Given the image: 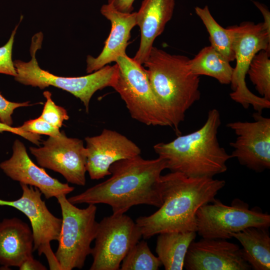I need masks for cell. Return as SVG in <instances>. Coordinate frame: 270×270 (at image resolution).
<instances>
[{"label":"cell","mask_w":270,"mask_h":270,"mask_svg":"<svg viewBox=\"0 0 270 270\" xmlns=\"http://www.w3.org/2000/svg\"><path fill=\"white\" fill-rule=\"evenodd\" d=\"M166 168L160 157L146 160L139 155L120 160L110 166L109 178L68 199L75 205L106 204L113 214H124L140 204L158 208L162 204L161 174Z\"/></svg>","instance_id":"cell-1"},{"label":"cell","mask_w":270,"mask_h":270,"mask_svg":"<svg viewBox=\"0 0 270 270\" xmlns=\"http://www.w3.org/2000/svg\"><path fill=\"white\" fill-rule=\"evenodd\" d=\"M160 184L162 206L152 214L136 220L144 239L164 232H196L198 210L215 200L226 182L170 172L161 176Z\"/></svg>","instance_id":"cell-2"},{"label":"cell","mask_w":270,"mask_h":270,"mask_svg":"<svg viewBox=\"0 0 270 270\" xmlns=\"http://www.w3.org/2000/svg\"><path fill=\"white\" fill-rule=\"evenodd\" d=\"M220 124L219 111L212 108L200 128L170 142L156 144L154 150L165 160L171 172L192 178H213L226 171V162L232 158L218 141Z\"/></svg>","instance_id":"cell-3"},{"label":"cell","mask_w":270,"mask_h":270,"mask_svg":"<svg viewBox=\"0 0 270 270\" xmlns=\"http://www.w3.org/2000/svg\"><path fill=\"white\" fill-rule=\"evenodd\" d=\"M189 60L153 46L142 64L170 127L178 133L186 111L200 97L199 76L190 71Z\"/></svg>","instance_id":"cell-4"},{"label":"cell","mask_w":270,"mask_h":270,"mask_svg":"<svg viewBox=\"0 0 270 270\" xmlns=\"http://www.w3.org/2000/svg\"><path fill=\"white\" fill-rule=\"evenodd\" d=\"M43 34L40 32L32 39L30 48V60L14 62L16 71L14 79L26 86L38 87L40 89L54 86L70 92L84 104L86 112H88L92 97L98 90L106 87H112L118 72L116 64L106 65L89 74L78 77H63L54 75L42 69L36 58V54L40 49Z\"/></svg>","instance_id":"cell-5"},{"label":"cell","mask_w":270,"mask_h":270,"mask_svg":"<svg viewBox=\"0 0 270 270\" xmlns=\"http://www.w3.org/2000/svg\"><path fill=\"white\" fill-rule=\"evenodd\" d=\"M66 196L56 198L60 207L62 223L55 255L62 270L82 269L91 254V244L96 235L97 208L89 204L85 208H78Z\"/></svg>","instance_id":"cell-6"},{"label":"cell","mask_w":270,"mask_h":270,"mask_svg":"<svg viewBox=\"0 0 270 270\" xmlns=\"http://www.w3.org/2000/svg\"><path fill=\"white\" fill-rule=\"evenodd\" d=\"M226 28L232 38L236 60L230 84L232 90L230 96L244 108L252 106L255 110L261 113L264 110L270 108V100L252 92L246 85L245 79L254 56L262 50L270 52V33L262 22L254 24L244 22Z\"/></svg>","instance_id":"cell-7"},{"label":"cell","mask_w":270,"mask_h":270,"mask_svg":"<svg viewBox=\"0 0 270 270\" xmlns=\"http://www.w3.org/2000/svg\"><path fill=\"white\" fill-rule=\"evenodd\" d=\"M112 87L126 104L131 117L147 126L170 124L151 88L144 67L126 54L118 56Z\"/></svg>","instance_id":"cell-8"},{"label":"cell","mask_w":270,"mask_h":270,"mask_svg":"<svg viewBox=\"0 0 270 270\" xmlns=\"http://www.w3.org/2000/svg\"><path fill=\"white\" fill-rule=\"evenodd\" d=\"M200 206L196 214V232L202 238L227 240L230 235L251 226L268 228L270 215L248 204L234 200L230 206L215 199Z\"/></svg>","instance_id":"cell-9"},{"label":"cell","mask_w":270,"mask_h":270,"mask_svg":"<svg viewBox=\"0 0 270 270\" xmlns=\"http://www.w3.org/2000/svg\"><path fill=\"white\" fill-rule=\"evenodd\" d=\"M142 237L132 219L123 214H112L98 222L90 270H118L122 260Z\"/></svg>","instance_id":"cell-10"},{"label":"cell","mask_w":270,"mask_h":270,"mask_svg":"<svg viewBox=\"0 0 270 270\" xmlns=\"http://www.w3.org/2000/svg\"><path fill=\"white\" fill-rule=\"evenodd\" d=\"M29 149L42 168L60 173L71 184H86L87 155L82 140L68 138L62 132L58 136H49L42 147Z\"/></svg>","instance_id":"cell-11"},{"label":"cell","mask_w":270,"mask_h":270,"mask_svg":"<svg viewBox=\"0 0 270 270\" xmlns=\"http://www.w3.org/2000/svg\"><path fill=\"white\" fill-rule=\"evenodd\" d=\"M254 122L238 121L227 124L226 127L236 136L230 144L234 150L232 158L256 172L270 168V118L261 113L253 114Z\"/></svg>","instance_id":"cell-12"},{"label":"cell","mask_w":270,"mask_h":270,"mask_svg":"<svg viewBox=\"0 0 270 270\" xmlns=\"http://www.w3.org/2000/svg\"><path fill=\"white\" fill-rule=\"evenodd\" d=\"M22 194L16 200L0 198V206L14 208L28 218L34 237V250L40 256L46 257L54 254L50 242L58 239L62 220L54 216L42 198V192L32 186L20 184Z\"/></svg>","instance_id":"cell-13"},{"label":"cell","mask_w":270,"mask_h":270,"mask_svg":"<svg viewBox=\"0 0 270 270\" xmlns=\"http://www.w3.org/2000/svg\"><path fill=\"white\" fill-rule=\"evenodd\" d=\"M87 155L86 171L92 180L110 175V166L122 160L140 155V148L120 133L104 129L102 133L85 138Z\"/></svg>","instance_id":"cell-14"},{"label":"cell","mask_w":270,"mask_h":270,"mask_svg":"<svg viewBox=\"0 0 270 270\" xmlns=\"http://www.w3.org/2000/svg\"><path fill=\"white\" fill-rule=\"evenodd\" d=\"M187 270H250L242 248L226 240L202 238L190 244L184 261Z\"/></svg>","instance_id":"cell-15"},{"label":"cell","mask_w":270,"mask_h":270,"mask_svg":"<svg viewBox=\"0 0 270 270\" xmlns=\"http://www.w3.org/2000/svg\"><path fill=\"white\" fill-rule=\"evenodd\" d=\"M0 168L6 176L20 184L38 188L46 199L66 195L74 188L62 183L50 176L30 158L24 144L16 140L12 154L8 159L0 163Z\"/></svg>","instance_id":"cell-16"},{"label":"cell","mask_w":270,"mask_h":270,"mask_svg":"<svg viewBox=\"0 0 270 270\" xmlns=\"http://www.w3.org/2000/svg\"><path fill=\"white\" fill-rule=\"evenodd\" d=\"M100 11L102 14L110 21L111 30L99 55L96 58L90 55L87 56L86 71L88 74L116 62L118 56L126 54L130 32L136 26V12H120L108 4H103Z\"/></svg>","instance_id":"cell-17"},{"label":"cell","mask_w":270,"mask_h":270,"mask_svg":"<svg viewBox=\"0 0 270 270\" xmlns=\"http://www.w3.org/2000/svg\"><path fill=\"white\" fill-rule=\"evenodd\" d=\"M174 0H143L136 12V22L140 30L139 48L133 58L143 64L153 47L156 38L164 32L172 19Z\"/></svg>","instance_id":"cell-18"},{"label":"cell","mask_w":270,"mask_h":270,"mask_svg":"<svg viewBox=\"0 0 270 270\" xmlns=\"http://www.w3.org/2000/svg\"><path fill=\"white\" fill-rule=\"evenodd\" d=\"M34 237L28 224L17 218L0 222V264L2 268L18 267L32 256Z\"/></svg>","instance_id":"cell-19"},{"label":"cell","mask_w":270,"mask_h":270,"mask_svg":"<svg viewBox=\"0 0 270 270\" xmlns=\"http://www.w3.org/2000/svg\"><path fill=\"white\" fill-rule=\"evenodd\" d=\"M268 228L251 226L230 236L242 244L244 258L254 270H270V236Z\"/></svg>","instance_id":"cell-20"},{"label":"cell","mask_w":270,"mask_h":270,"mask_svg":"<svg viewBox=\"0 0 270 270\" xmlns=\"http://www.w3.org/2000/svg\"><path fill=\"white\" fill-rule=\"evenodd\" d=\"M156 252L166 270H182L188 250L196 232H168L158 234Z\"/></svg>","instance_id":"cell-21"},{"label":"cell","mask_w":270,"mask_h":270,"mask_svg":"<svg viewBox=\"0 0 270 270\" xmlns=\"http://www.w3.org/2000/svg\"><path fill=\"white\" fill-rule=\"evenodd\" d=\"M188 67L194 74L214 78L222 84H230L234 68L222 54L213 47L207 46L188 62Z\"/></svg>","instance_id":"cell-22"},{"label":"cell","mask_w":270,"mask_h":270,"mask_svg":"<svg viewBox=\"0 0 270 270\" xmlns=\"http://www.w3.org/2000/svg\"><path fill=\"white\" fill-rule=\"evenodd\" d=\"M195 12L202 20L210 34L211 46L228 61H234L235 55L228 29L222 28L216 22L207 6L203 8L196 7Z\"/></svg>","instance_id":"cell-23"},{"label":"cell","mask_w":270,"mask_h":270,"mask_svg":"<svg viewBox=\"0 0 270 270\" xmlns=\"http://www.w3.org/2000/svg\"><path fill=\"white\" fill-rule=\"evenodd\" d=\"M270 52L264 50L253 58L247 72L261 97L270 100Z\"/></svg>","instance_id":"cell-24"},{"label":"cell","mask_w":270,"mask_h":270,"mask_svg":"<svg viewBox=\"0 0 270 270\" xmlns=\"http://www.w3.org/2000/svg\"><path fill=\"white\" fill-rule=\"evenodd\" d=\"M158 256L150 250L144 240L137 242L128 252L121 263V270H158L162 266Z\"/></svg>","instance_id":"cell-25"},{"label":"cell","mask_w":270,"mask_h":270,"mask_svg":"<svg viewBox=\"0 0 270 270\" xmlns=\"http://www.w3.org/2000/svg\"><path fill=\"white\" fill-rule=\"evenodd\" d=\"M43 94L46 98V102L40 116L54 126L60 128L63 122L69 118L66 110L56 105L52 101V94L50 92L45 91Z\"/></svg>","instance_id":"cell-26"},{"label":"cell","mask_w":270,"mask_h":270,"mask_svg":"<svg viewBox=\"0 0 270 270\" xmlns=\"http://www.w3.org/2000/svg\"><path fill=\"white\" fill-rule=\"evenodd\" d=\"M18 24L12 32L8 42L4 46L0 47V74L10 75L14 77L16 75V71L12 60V50Z\"/></svg>","instance_id":"cell-27"},{"label":"cell","mask_w":270,"mask_h":270,"mask_svg":"<svg viewBox=\"0 0 270 270\" xmlns=\"http://www.w3.org/2000/svg\"><path fill=\"white\" fill-rule=\"evenodd\" d=\"M20 127L27 132L49 136H58L61 134L59 128L54 126L40 116L25 122Z\"/></svg>","instance_id":"cell-28"},{"label":"cell","mask_w":270,"mask_h":270,"mask_svg":"<svg viewBox=\"0 0 270 270\" xmlns=\"http://www.w3.org/2000/svg\"><path fill=\"white\" fill-rule=\"evenodd\" d=\"M29 102H15L8 101L0 93V122L6 125L12 124V114L17 108L30 106Z\"/></svg>","instance_id":"cell-29"},{"label":"cell","mask_w":270,"mask_h":270,"mask_svg":"<svg viewBox=\"0 0 270 270\" xmlns=\"http://www.w3.org/2000/svg\"><path fill=\"white\" fill-rule=\"evenodd\" d=\"M8 132L19 135L37 146L40 144V134L27 132L22 129L20 126L12 127L0 122V132Z\"/></svg>","instance_id":"cell-30"},{"label":"cell","mask_w":270,"mask_h":270,"mask_svg":"<svg viewBox=\"0 0 270 270\" xmlns=\"http://www.w3.org/2000/svg\"><path fill=\"white\" fill-rule=\"evenodd\" d=\"M135 0H108V4L116 10L126 13L132 12L133 4Z\"/></svg>","instance_id":"cell-31"},{"label":"cell","mask_w":270,"mask_h":270,"mask_svg":"<svg viewBox=\"0 0 270 270\" xmlns=\"http://www.w3.org/2000/svg\"><path fill=\"white\" fill-rule=\"evenodd\" d=\"M20 270H46V268L33 256L26 258L18 267Z\"/></svg>","instance_id":"cell-32"},{"label":"cell","mask_w":270,"mask_h":270,"mask_svg":"<svg viewBox=\"0 0 270 270\" xmlns=\"http://www.w3.org/2000/svg\"><path fill=\"white\" fill-rule=\"evenodd\" d=\"M256 6L261 12L264 19L262 22L266 30L270 33V13L268 8L264 4L258 2H254Z\"/></svg>","instance_id":"cell-33"}]
</instances>
